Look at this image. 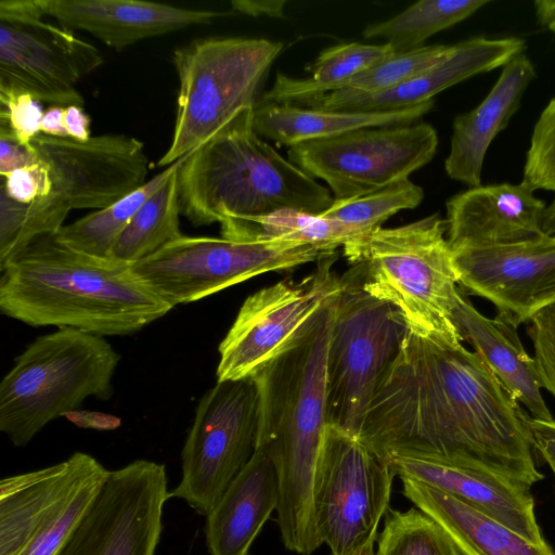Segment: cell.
Wrapping results in <instances>:
<instances>
[{
    "instance_id": "cell-12",
    "label": "cell",
    "mask_w": 555,
    "mask_h": 555,
    "mask_svg": "<svg viewBox=\"0 0 555 555\" xmlns=\"http://www.w3.org/2000/svg\"><path fill=\"white\" fill-rule=\"evenodd\" d=\"M257 433L253 378L217 382L197 403L181 453V480L169 498L184 500L207 516L251 457Z\"/></svg>"
},
{
    "instance_id": "cell-8",
    "label": "cell",
    "mask_w": 555,
    "mask_h": 555,
    "mask_svg": "<svg viewBox=\"0 0 555 555\" xmlns=\"http://www.w3.org/2000/svg\"><path fill=\"white\" fill-rule=\"evenodd\" d=\"M283 43L260 38H198L173 51L177 114L168 167L208 141L240 111L254 107L259 88Z\"/></svg>"
},
{
    "instance_id": "cell-24",
    "label": "cell",
    "mask_w": 555,
    "mask_h": 555,
    "mask_svg": "<svg viewBox=\"0 0 555 555\" xmlns=\"http://www.w3.org/2000/svg\"><path fill=\"white\" fill-rule=\"evenodd\" d=\"M462 341H467L506 391L534 420L553 416L542 396L533 358L517 334V326L501 317L488 318L461 292L451 315Z\"/></svg>"
},
{
    "instance_id": "cell-29",
    "label": "cell",
    "mask_w": 555,
    "mask_h": 555,
    "mask_svg": "<svg viewBox=\"0 0 555 555\" xmlns=\"http://www.w3.org/2000/svg\"><path fill=\"white\" fill-rule=\"evenodd\" d=\"M224 238L237 241H282L309 244L334 253L351 240L366 233L357 227L294 209L266 216L228 219L220 223ZM370 232V231H369Z\"/></svg>"
},
{
    "instance_id": "cell-17",
    "label": "cell",
    "mask_w": 555,
    "mask_h": 555,
    "mask_svg": "<svg viewBox=\"0 0 555 555\" xmlns=\"http://www.w3.org/2000/svg\"><path fill=\"white\" fill-rule=\"evenodd\" d=\"M453 251L459 286L518 326L555 302V237Z\"/></svg>"
},
{
    "instance_id": "cell-27",
    "label": "cell",
    "mask_w": 555,
    "mask_h": 555,
    "mask_svg": "<svg viewBox=\"0 0 555 555\" xmlns=\"http://www.w3.org/2000/svg\"><path fill=\"white\" fill-rule=\"evenodd\" d=\"M433 106L434 100L400 111L354 112L322 111L288 103L257 101L253 109V127L260 138L291 147L361 128L415 122Z\"/></svg>"
},
{
    "instance_id": "cell-44",
    "label": "cell",
    "mask_w": 555,
    "mask_h": 555,
    "mask_svg": "<svg viewBox=\"0 0 555 555\" xmlns=\"http://www.w3.org/2000/svg\"><path fill=\"white\" fill-rule=\"evenodd\" d=\"M286 0H232L231 10L244 15L284 17Z\"/></svg>"
},
{
    "instance_id": "cell-41",
    "label": "cell",
    "mask_w": 555,
    "mask_h": 555,
    "mask_svg": "<svg viewBox=\"0 0 555 555\" xmlns=\"http://www.w3.org/2000/svg\"><path fill=\"white\" fill-rule=\"evenodd\" d=\"M34 163L35 158L29 150L18 144L11 132L0 126V175L5 177L10 172Z\"/></svg>"
},
{
    "instance_id": "cell-43",
    "label": "cell",
    "mask_w": 555,
    "mask_h": 555,
    "mask_svg": "<svg viewBox=\"0 0 555 555\" xmlns=\"http://www.w3.org/2000/svg\"><path fill=\"white\" fill-rule=\"evenodd\" d=\"M48 15V0H1L0 20L24 21Z\"/></svg>"
},
{
    "instance_id": "cell-48",
    "label": "cell",
    "mask_w": 555,
    "mask_h": 555,
    "mask_svg": "<svg viewBox=\"0 0 555 555\" xmlns=\"http://www.w3.org/2000/svg\"><path fill=\"white\" fill-rule=\"evenodd\" d=\"M542 230L544 234L555 237V194L545 207Z\"/></svg>"
},
{
    "instance_id": "cell-14",
    "label": "cell",
    "mask_w": 555,
    "mask_h": 555,
    "mask_svg": "<svg viewBox=\"0 0 555 555\" xmlns=\"http://www.w3.org/2000/svg\"><path fill=\"white\" fill-rule=\"evenodd\" d=\"M337 254L299 281L283 280L248 296L219 345L217 382L251 378L285 349L343 287Z\"/></svg>"
},
{
    "instance_id": "cell-16",
    "label": "cell",
    "mask_w": 555,
    "mask_h": 555,
    "mask_svg": "<svg viewBox=\"0 0 555 555\" xmlns=\"http://www.w3.org/2000/svg\"><path fill=\"white\" fill-rule=\"evenodd\" d=\"M103 64L99 50L43 18L0 20V85L51 106L83 104L76 83Z\"/></svg>"
},
{
    "instance_id": "cell-11",
    "label": "cell",
    "mask_w": 555,
    "mask_h": 555,
    "mask_svg": "<svg viewBox=\"0 0 555 555\" xmlns=\"http://www.w3.org/2000/svg\"><path fill=\"white\" fill-rule=\"evenodd\" d=\"M334 253L294 242L182 235L131 269L154 295L175 308L262 273L293 269Z\"/></svg>"
},
{
    "instance_id": "cell-35",
    "label": "cell",
    "mask_w": 555,
    "mask_h": 555,
    "mask_svg": "<svg viewBox=\"0 0 555 555\" xmlns=\"http://www.w3.org/2000/svg\"><path fill=\"white\" fill-rule=\"evenodd\" d=\"M423 197L422 186L404 179L362 196L334 199L320 215L369 232L398 211L415 208Z\"/></svg>"
},
{
    "instance_id": "cell-25",
    "label": "cell",
    "mask_w": 555,
    "mask_h": 555,
    "mask_svg": "<svg viewBox=\"0 0 555 555\" xmlns=\"http://www.w3.org/2000/svg\"><path fill=\"white\" fill-rule=\"evenodd\" d=\"M279 504V479L269 454L256 448L206 516L210 555H247L248 550Z\"/></svg>"
},
{
    "instance_id": "cell-38",
    "label": "cell",
    "mask_w": 555,
    "mask_h": 555,
    "mask_svg": "<svg viewBox=\"0 0 555 555\" xmlns=\"http://www.w3.org/2000/svg\"><path fill=\"white\" fill-rule=\"evenodd\" d=\"M39 103L23 90L0 85V126H4L27 150L41 133L43 111Z\"/></svg>"
},
{
    "instance_id": "cell-7",
    "label": "cell",
    "mask_w": 555,
    "mask_h": 555,
    "mask_svg": "<svg viewBox=\"0 0 555 555\" xmlns=\"http://www.w3.org/2000/svg\"><path fill=\"white\" fill-rule=\"evenodd\" d=\"M120 356L103 337L72 327L37 337L0 383V430L26 446L89 397L107 400Z\"/></svg>"
},
{
    "instance_id": "cell-21",
    "label": "cell",
    "mask_w": 555,
    "mask_h": 555,
    "mask_svg": "<svg viewBox=\"0 0 555 555\" xmlns=\"http://www.w3.org/2000/svg\"><path fill=\"white\" fill-rule=\"evenodd\" d=\"M519 38L475 37L452 44L450 54L438 64L380 93L341 100L312 99L302 105L322 111L392 112L434 100L441 91L481 73L503 67L524 53Z\"/></svg>"
},
{
    "instance_id": "cell-22",
    "label": "cell",
    "mask_w": 555,
    "mask_h": 555,
    "mask_svg": "<svg viewBox=\"0 0 555 555\" xmlns=\"http://www.w3.org/2000/svg\"><path fill=\"white\" fill-rule=\"evenodd\" d=\"M535 69L524 53L502 67L496 82L472 111L453 121L450 152L444 162L449 178L469 188L481 185L486 153L520 106L522 95L535 78Z\"/></svg>"
},
{
    "instance_id": "cell-9",
    "label": "cell",
    "mask_w": 555,
    "mask_h": 555,
    "mask_svg": "<svg viewBox=\"0 0 555 555\" xmlns=\"http://www.w3.org/2000/svg\"><path fill=\"white\" fill-rule=\"evenodd\" d=\"M408 332L395 307L363 288L357 266L343 276L326 356L327 425L359 437L377 387Z\"/></svg>"
},
{
    "instance_id": "cell-3",
    "label": "cell",
    "mask_w": 555,
    "mask_h": 555,
    "mask_svg": "<svg viewBox=\"0 0 555 555\" xmlns=\"http://www.w3.org/2000/svg\"><path fill=\"white\" fill-rule=\"evenodd\" d=\"M0 271L1 312L35 327L132 335L172 309L131 264L76 250L55 234L36 237Z\"/></svg>"
},
{
    "instance_id": "cell-39",
    "label": "cell",
    "mask_w": 555,
    "mask_h": 555,
    "mask_svg": "<svg viewBox=\"0 0 555 555\" xmlns=\"http://www.w3.org/2000/svg\"><path fill=\"white\" fill-rule=\"evenodd\" d=\"M528 335L533 346V361L541 389L555 397V302L530 319Z\"/></svg>"
},
{
    "instance_id": "cell-18",
    "label": "cell",
    "mask_w": 555,
    "mask_h": 555,
    "mask_svg": "<svg viewBox=\"0 0 555 555\" xmlns=\"http://www.w3.org/2000/svg\"><path fill=\"white\" fill-rule=\"evenodd\" d=\"M392 474L446 492L502 522L537 545L548 544L534 513L530 487L468 461L422 452L390 455Z\"/></svg>"
},
{
    "instance_id": "cell-19",
    "label": "cell",
    "mask_w": 555,
    "mask_h": 555,
    "mask_svg": "<svg viewBox=\"0 0 555 555\" xmlns=\"http://www.w3.org/2000/svg\"><path fill=\"white\" fill-rule=\"evenodd\" d=\"M446 206L452 250L514 244L544 234L546 205L522 181L469 188Z\"/></svg>"
},
{
    "instance_id": "cell-31",
    "label": "cell",
    "mask_w": 555,
    "mask_h": 555,
    "mask_svg": "<svg viewBox=\"0 0 555 555\" xmlns=\"http://www.w3.org/2000/svg\"><path fill=\"white\" fill-rule=\"evenodd\" d=\"M180 167L135 212L116 241L109 258L133 264L183 235L179 224Z\"/></svg>"
},
{
    "instance_id": "cell-47",
    "label": "cell",
    "mask_w": 555,
    "mask_h": 555,
    "mask_svg": "<svg viewBox=\"0 0 555 555\" xmlns=\"http://www.w3.org/2000/svg\"><path fill=\"white\" fill-rule=\"evenodd\" d=\"M534 10L539 23L555 34V0H538Z\"/></svg>"
},
{
    "instance_id": "cell-42",
    "label": "cell",
    "mask_w": 555,
    "mask_h": 555,
    "mask_svg": "<svg viewBox=\"0 0 555 555\" xmlns=\"http://www.w3.org/2000/svg\"><path fill=\"white\" fill-rule=\"evenodd\" d=\"M534 450L550 466L555 476V420H529Z\"/></svg>"
},
{
    "instance_id": "cell-6",
    "label": "cell",
    "mask_w": 555,
    "mask_h": 555,
    "mask_svg": "<svg viewBox=\"0 0 555 555\" xmlns=\"http://www.w3.org/2000/svg\"><path fill=\"white\" fill-rule=\"evenodd\" d=\"M29 152L47 167L50 192L30 205L20 204L0 241V269L36 237L56 234L72 210L109 206L143 185L150 170L143 143L126 134L79 142L40 133Z\"/></svg>"
},
{
    "instance_id": "cell-15",
    "label": "cell",
    "mask_w": 555,
    "mask_h": 555,
    "mask_svg": "<svg viewBox=\"0 0 555 555\" xmlns=\"http://www.w3.org/2000/svg\"><path fill=\"white\" fill-rule=\"evenodd\" d=\"M168 499L163 464L137 460L108 470L56 555H155Z\"/></svg>"
},
{
    "instance_id": "cell-1",
    "label": "cell",
    "mask_w": 555,
    "mask_h": 555,
    "mask_svg": "<svg viewBox=\"0 0 555 555\" xmlns=\"http://www.w3.org/2000/svg\"><path fill=\"white\" fill-rule=\"evenodd\" d=\"M530 416L461 341L409 330L383 376L359 438L386 461L422 452L479 464L531 488Z\"/></svg>"
},
{
    "instance_id": "cell-23",
    "label": "cell",
    "mask_w": 555,
    "mask_h": 555,
    "mask_svg": "<svg viewBox=\"0 0 555 555\" xmlns=\"http://www.w3.org/2000/svg\"><path fill=\"white\" fill-rule=\"evenodd\" d=\"M102 464L75 452L57 464L0 481V555H21L59 501Z\"/></svg>"
},
{
    "instance_id": "cell-32",
    "label": "cell",
    "mask_w": 555,
    "mask_h": 555,
    "mask_svg": "<svg viewBox=\"0 0 555 555\" xmlns=\"http://www.w3.org/2000/svg\"><path fill=\"white\" fill-rule=\"evenodd\" d=\"M489 0H422L399 14L369 24L362 31L366 39H385L395 53L424 47L433 35L466 20Z\"/></svg>"
},
{
    "instance_id": "cell-13",
    "label": "cell",
    "mask_w": 555,
    "mask_h": 555,
    "mask_svg": "<svg viewBox=\"0 0 555 555\" xmlns=\"http://www.w3.org/2000/svg\"><path fill=\"white\" fill-rule=\"evenodd\" d=\"M438 146L427 122L367 127L288 147V159L323 180L334 199L362 196L409 176L429 163Z\"/></svg>"
},
{
    "instance_id": "cell-5",
    "label": "cell",
    "mask_w": 555,
    "mask_h": 555,
    "mask_svg": "<svg viewBox=\"0 0 555 555\" xmlns=\"http://www.w3.org/2000/svg\"><path fill=\"white\" fill-rule=\"evenodd\" d=\"M363 288L395 307L410 331L461 341L452 311L461 293L447 221L438 214L376 228L344 246Z\"/></svg>"
},
{
    "instance_id": "cell-20",
    "label": "cell",
    "mask_w": 555,
    "mask_h": 555,
    "mask_svg": "<svg viewBox=\"0 0 555 555\" xmlns=\"http://www.w3.org/2000/svg\"><path fill=\"white\" fill-rule=\"evenodd\" d=\"M229 14L143 0H48V15L63 27L86 31L118 51Z\"/></svg>"
},
{
    "instance_id": "cell-49",
    "label": "cell",
    "mask_w": 555,
    "mask_h": 555,
    "mask_svg": "<svg viewBox=\"0 0 555 555\" xmlns=\"http://www.w3.org/2000/svg\"><path fill=\"white\" fill-rule=\"evenodd\" d=\"M375 555V554H374Z\"/></svg>"
},
{
    "instance_id": "cell-36",
    "label": "cell",
    "mask_w": 555,
    "mask_h": 555,
    "mask_svg": "<svg viewBox=\"0 0 555 555\" xmlns=\"http://www.w3.org/2000/svg\"><path fill=\"white\" fill-rule=\"evenodd\" d=\"M103 465L75 486L53 507L21 555H56L106 478Z\"/></svg>"
},
{
    "instance_id": "cell-30",
    "label": "cell",
    "mask_w": 555,
    "mask_h": 555,
    "mask_svg": "<svg viewBox=\"0 0 555 555\" xmlns=\"http://www.w3.org/2000/svg\"><path fill=\"white\" fill-rule=\"evenodd\" d=\"M184 157L109 206L62 227L56 238L85 254L109 258L116 241L135 212L180 167Z\"/></svg>"
},
{
    "instance_id": "cell-45",
    "label": "cell",
    "mask_w": 555,
    "mask_h": 555,
    "mask_svg": "<svg viewBox=\"0 0 555 555\" xmlns=\"http://www.w3.org/2000/svg\"><path fill=\"white\" fill-rule=\"evenodd\" d=\"M64 120L68 138L79 142H86L91 138L90 118L81 106H66Z\"/></svg>"
},
{
    "instance_id": "cell-4",
    "label": "cell",
    "mask_w": 555,
    "mask_h": 555,
    "mask_svg": "<svg viewBox=\"0 0 555 555\" xmlns=\"http://www.w3.org/2000/svg\"><path fill=\"white\" fill-rule=\"evenodd\" d=\"M253 109L240 111L179 169L181 214L196 227L283 209L321 214L334 202L330 189L255 132Z\"/></svg>"
},
{
    "instance_id": "cell-34",
    "label": "cell",
    "mask_w": 555,
    "mask_h": 555,
    "mask_svg": "<svg viewBox=\"0 0 555 555\" xmlns=\"http://www.w3.org/2000/svg\"><path fill=\"white\" fill-rule=\"evenodd\" d=\"M452 46L436 44L402 53H393L354 77L343 89L315 99L325 101L371 95L388 91L446 59Z\"/></svg>"
},
{
    "instance_id": "cell-2",
    "label": "cell",
    "mask_w": 555,
    "mask_h": 555,
    "mask_svg": "<svg viewBox=\"0 0 555 555\" xmlns=\"http://www.w3.org/2000/svg\"><path fill=\"white\" fill-rule=\"evenodd\" d=\"M337 295L251 377L258 391L256 448L276 469L281 538L288 551L301 555L322 545L313 526L312 489L327 426L326 356Z\"/></svg>"
},
{
    "instance_id": "cell-40",
    "label": "cell",
    "mask_w": 555,
    "mask_h": 555,
    "mask_svg": "<svg viewBox=\"0 0 555 555\" xmlns=\"http://www.w3.org/2000/svg\"><path fill=\"white\" fill-rule=\"evenodd\" d=\"M2 178L0 190L10 198L24 205H30L50 192L48 169L39 162L16 169Z\"/></svg>"
},
{
    "instance_id": "cell-10",
    "label": "cell",
    "mask_w": 555,
    "mask_h": 555,
    "mask_svg": "<svg viewBox=\"0 0 555 555\" xmlns=\"http://www.w3.org/2000/svg\"><path fill=\"white\" fill-rule=\"evenodd\" d=\"M393 477L388 463L359 437L326 426L313 479L312 519L331 555L375 554Z\"/></svg>"
},
{
    "instance_id": "cell-37",
    "label": "cell",
    "mask_w": 555,
    "mask_h": 555,
    "mask_svg": "<svg viewBox=\"0 0 555 555\" xmlns=\"http://www.w3.org/2000/svg\"><path fill=\"white\" fill-rule=\"evenodd\" d=\"M522 182L555 192V98L538 118L526 155Z\"/></svg>"
},
{
    "instance_id": "cell-46",
    "label": "cell",
    "mask_w": 555,
    "mask_h": 555,
    "mask_svg": "<svg viewBox=\"0 0 555 555\" xmlns=\"http://www.w3.org/2000/svg\"><path fill=\"white\" fill-rule=\"evenodd\" d=\"M64 118L65 107L50 106L43 112L41 133L50 137L68 138Z\"/></svg>"
},
{
    "instance_id": "cell-26",
    "label": "cell",
    "mask_w": 555,
    "mask_h": 555,
    "mask_svg": "<svg viewBox=\"0 0 555 555\" xmlns=\"http://www.w3.org/2000/svg\"><path fill=\"white\" fill-rule=\"evenodd\" d=\"M402 493L437 521L462 555H555L463 501L412 479H400Z\"/></svg>"
},
{
    "instance_id": "cell-28",
    "label": "cell",
    "mask_w": 555,
    "mask_h": 555,
    "mask_svg": "<svg viewBox=\"0 0 555 555\" xmlns=\"http://www.w3.org/2000/svg\"><path fill=\"white\" fill-rule=\"evenodd\" d=\"M395 52L387 43H340L319 54L309 68L311 76L288 77L278 72L272 87L258 102L304 104L323 94L343 89L354 77L364 73Z\"/></svg>"
},
{
    "instance_id": "cell-33",
    "label": "cell",
    "mask_w": 555,
    "mask_h": 555,
    "mask_svg": "<svg viewBox=\"0 0 555 555\" xmlns=\"http://www.w3.org/2000/svg\"><path fill=\"white\" fill-rule=\"evenodd\" d=\"M375 555H462L444 529L421 509H388Z\"/></svg>"
}]
</instances>
